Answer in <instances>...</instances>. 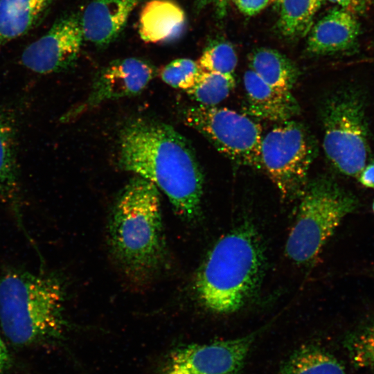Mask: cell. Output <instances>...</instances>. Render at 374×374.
Wrapping results in <instances>:
<instances>
[{
    "mask_svg": "<svg viewBox=\"0 0 374 374\" xmlns=\"http://www.w3.org/2000/svg\"><path fill=\"white\" fill-rule=\"evenodd\" d=\"M118 144L121 169L152 182L182 218L199 215L204 176L182 135L167 124L139 118L122 129Z\"/></svg>",
    "mask_w": 374,
    "mask_h": 374,
    "instance_id": "1",
    "label": "cell"
},
{
    "mask_svg": "<svg viewBox=\"0 0 374 374\" xmlns=\"http://www.w3.org/2000/svg\"><path fill=\"white\" fill-rule=\"evenodd\" d=\"M111 251L132 280L152 276L166 258L160 195L151 181L136 175L119 193L108 226Z\"/></svg>",
    "mask_w": 374,
    "mask_h": 374,
    "instance_id": "2",
    "label": "cell"
},
{
    "mask_svg": "<svg viewBox=\"0 0 374 374\" xmlns=\"http://www.w3.org/2000/svg\"><path fill=\"white\" fill-rule=\"evenodd\" d=\"M265 249L254 227L244 224L220 238L195 279L200 303L217 314L242 308L255 295L265 269Z\"/></svg>",
    "mask_w": 374,
    "mask_h": 374,
    "instance_id": "3",
    "label": "cell"
},
{
    "mask_svg": "<svg viewBox=\"0 0 374 374\" xmlns=\"http://www.w3.org/2000/svg\"><path fill=\"white\" fill-rule=\"evenodd\" d=\"M64 290L54 276L11 271L0 279V323L7 339L28 346L58 339L64 319Z\"/></svg>",
    "mask_w": 374,
    "mask_h": 374,
    "instance_id": "4",
    "label": "cell"
},
{
    "mask_svg": "<svg viewBox=\"0 0 374 374\" xmlns=\"http://www.w3.org/2000/svg\"><path fill=\"white\" fill-rule=\"evenodd\" d=\"M295 223L285 253L297 265H310L321 252L341 221L358 206L356 197L328 177L308 181L300 197Z\"/></svg>",
    "mask_w": 374,
    "mask_h": 374,
    "instance_id": "5",
    "label": "cell"
},
{
    "mask_svg": "<svg viewBox=\"0 0 374 374\" xmlns=\"http://www.w3.org/2000/svg\"><path fill=\"white\" fill-rule=\"evenodd\" d=\"M321 120L328 161L340 173L357 177L370 151L364 96L354 88L335 91L324 100Z\"/></svg>",
    "mask_w": 374,
    "mask_h": 374,
    "instance_id": "6",
    "label": "cell"
},
{
    "mask_svg": "<svg viewBox=\"0 0 374 374\" xmlns=\"http://www.w3.org/2000/svg\"><path fill=\"white\" fill-rule=\"evenodd\" d=\"M317 154L315 140L296 121L280 122L262 136V168L284 199L301 197Z\"/></svg>",
    "mask_w": 374,
    "mask_h": 374,
    "instance_id": "7",
    "label": "cell"
},
{
    "mask_svg": "<svg viewBox=\"0 0 374 374\" xmlns=\"http://www.w3.org/2000/svg\"><path fill=\"white\" fill-rule=\"evenodd\" d=\"M184 123L203 135L232 161L262 170L261 126L247 115L228 108L198 105L183 114Z\"/></svg>",
    "mask_w": 374,
    "mask_h": 374,
    "instance_id": "8",
    "label": "cell"
},
{
    "mask_svg": "<svg viewBox=\"0 0 374 374\" xmlns=\"http://www.w3.org/2000/svg\"><path fill=\"white\" fill-rule=\"evenodd\" d=\"M262 329L244 336L171 350L155 374H240Z\"/></svg>",
    "mask_w": 374,
    "mask_h": 374,
    "instance_id": "9",
    "label": "cell"
},
{
    "mask_svg": "<svg viewBox=\"0 0 374 374\" xmlns=\"http://www.w3.org/2000/svg\"><path fill=\"white\" fill-rule=\"evenodd\" d=\"M84 39L80 19L74 15L64 17L24 49L21 63L41 74L66 70L75 62Z\"/></svg>",
    "mask_w": 374,
    "mask_h": 374,
    "instance_id": "10",
    "label": "cell"
},
{
    "mask_svg": "<svg viewBox=\"0 0 374 374\" xmlns=\"http://www.w3.org/2000/svg\"><path fill=\"white\" fill-rule=\"evenodd\" d=\"M155 74L149 63L135 57L116 60L96 76L88 97L62 116L69 121L103 103L140 93Z\"/></svg>",
    "mask_w": 374,
    "mask_h": 374,
    "instance_id": "11",
    "label": "cell"
},
{
    "mask_svg": "<svg viewBox=\"0 0 374 374\" xmlns=\"http://www.w3.org/2000/svg\"><path fill=\"white\" fill-rule=\"evenodd\" d=\"M244 114L261 119L283 122L300 112V106L291 91L274 87L249 69L244 75Z\"/></svg>",
    "mask_w": 374,
    "mask_h": 374,
    "instance_id": "12",
    "label": "cell"
},
{
    "mask_svg": "<svg viewBox=\"0 0 374 374\" xmlns=\"http://www.w3.org/2000/svg\"><path fill=\"white\" fill-rule=\"evenodd\" d=\"M143 0H93L80 19L84 39L97 46L114 41L133 10Z\"/></svg>",
    "mask_w": 374,
    "mask_h": 374,
    "instance_id": "13",
    "label": "cell"
},
{
    "mask_svg": "<svg viewBox=\"0 0 374 374\" xmlns=\"http://www.w3.org/2000/svg\"><path fill=\"white\" fill-rule=\"evenodd\" d=\"M19 117L10 105H0V200L17 210L20 200L17 161Z\"/></svg>",
    "mask_w": 374,
    "mask_h": 374,
    "instance_id": "14",
    "label": "cell"
},
{
    "mask_svg": "<svg viewBox=\"0 0 374 374\" xmlns=\"http://www.w3.org/2000/svg\"><path fill=\"white\" fill-rule=\"evenodd\" d=\"M359 30L354 14L341 8H334L309 31L307 51L318 55L349 49L357 41Z\"/></svg>",
    "mask_w": 374,
    "mask_h": 374,
    "instance_id": "15",
    "label": "cell"
},
{
    "mask_svg": "<svg viewBox=\"0 0 374 374\" xmlns=\"http://www.w3.org/2000/svg\"><path fill=\"white\" fill-rule=\"evenodd\" d=\"M186 15L172 0H150L143 8L139 32L147 43H157L178 37L184 28Z\"/></svg>",
    "mask_w": 374,
    "mask_h": 374,
    "instance_id": "16",
    "label": "cell"
},
{
    "mask_svg": "<svg viewBox=\"0 0 374 374\" xmlns=\"http://www.w3.org/2000/svg\"><path fill=\"white\" fill-rule=\"evenodd\" d=\"M54 0H0V51L31 30Z\"/></svg>",
    "mask_w": 374,
    "mask_h": 374,
    "instance_id": "17",
    "label": "cell"
},
{
    "mask_svg": "<svg viewBox=\"0 0 374 374\" xmlns=\"http://www.w3.org/2000/svg\"><path fill=\"white\" fill-rule=\"evenodd\" d=\"M249 69L269 84L291 91L299 77V69L287 57L269 48H258L249 57Z\"/></svg>",
    "mask_w": 374,
    "mask_h": 374,
    "instance_id": "18",
    "label": "cell"
},
{
    "mask_svg": "<svg viewBox=\"0 0 374 374\" xmlns=\"http://www.w3.org/2000/svg\"><path fill=\"white\" fill-rule=\"evenodd\" d=\"M278 374H346V371L333 355L309 344L294 350L283 361Z\"/></svg>",
    "mask_w": 374,
    "mask_h": 374,
    "instance_id": "19",
    "label": "cell"
},
{
    "mask_svg": "<svg viewBox=\"0 0 374 374\" xmlns=\"http://www.w3.org/2000/svg\"><path fill=\"white\" fill-rule=\"evenodd\" d=\"M323 0H280L278 27L289 38L303 37L312 28L314 15Z\"/></svg>",
    "mask_w": 374,
    "mask_h": 374,
    "instance_id": "20",
    "label": "cell"
},
{
    "mask_svg": "<svg viewBox=\"0 0 374 374\" xmlns=\"http://www.w3.org/2000/svg\"><path fill=\"white\" fill-rule=\"evenodd\" d=\"M235 87L233 75L201 69L194 84L186 92L199 105L215 106L227 98Z\"/></svg>",
    "mask_w": 374,
    "mask_h": 374,
    "instance_id": "21",
    "label": "cell"
},
{
    "mask_svg": "<svg viewBox=\"0 0 374 374\" xmlns=\"http://www.w3.org/2000/svg\"><path fill=\"white\" fill-rule=\"evenodd\" d=\"M344 346L354 366L374 374V321L350 333Z\"/></svg>",
    "mask_w": 374,
    "mask_h": 374,
    "instance_id": "22",
    "label": "cell"
},
{
    "mask_svg": "<svg viewBox=\"0 0 374 374\" xmlns=\"http://www.w3.org/2000/svg\"><path fill=\"white\" fill-rule=\"evenodd\" d=\"M197 62L202 71L233 75L238 57L230 42L219 39L208 44Z\"/></svg>",
    "mask_w": 374,
    "mask_h": 374,
    "instance_id": "23",
    "label": "cell"
},
{
    "mask_svg": "<svg viewBox=\"0 0 374 374\" xmlns=\"http://www.w3.org/2000/svg\"><path fill=\"white\" fill-rule=\"evenodd\" d=\"M200 71L197 62L188 58H179L164 66L161 72V78L168 85L186 91L194 84Z\"/></svg>",
    "mask_w": 374,
    "mask_h": 374,
    "instance_id": "24",
    "label": "cell"
},
{
    "mask_svg": "<svg viewBox=\"0 0 374 374\" xmlns=\"http://www.w3.org/2000/svg\"><path fill=\"white\" fill-rule=\"evenodd\" d=\"M270 0H234L239 10L248 16H253L262 10Z\"/></svg>",
    "mask_w": 374,
    "mask_h": 374,
    "instance_id": "25",
    "label": "cell"
},
{
    "mask_svg": "<svg viewBox=\"0 0 374 374\" xmlns=\"http://www.w3.org/2000/svg\"><path fill=\"white\" fill-rule=\"evenodd\" d=\"M229 0H195L197 9H201L209 4L213 5L217 17L223 19L227 14Z\"/></svg>",
    "mask_w": 374,
    "mask_h": 374,
    "instance_id": "26",
    "label": "cell"
},
{
    "mask_svg": "<svg viewBox=\"0 0 374 374\" xmlns=\"http://www.w3.org/2000/svg\"><path fill=\"white\" fill-rule=\"evenodd\" d=\"M357 177L364 186L374 189V161L366 164Z\"/></svg>",
    "mask_w": 374,
    "mask_h": 374,
    "instance_id": "27",
    "label": "cell"
},
{
    "mask_svg": "<svg viewBox=\"0 0 374 374\" xmlns=\"http://www.w3.org/2000/svg\"><path fill=\"white\" fill-rule=\"evenodd\" d=\"M331 3H336L341 8L349 11L353 14L359 12L364 9L366 0H327Z\"/></svg>",
    "mask_w": 374,
    "mask_h": 374,
    "instance_id": "28",
    "label": "cell"
},
{
    "mask_svg": "<svg viewBox=\"0 0 374 374\" xmlns=\"http://www.w3.org/2000/svg\"><path fill=\"white\" fill-rule=\"evenodd\" d=\"M8 362V353L2 339L0 337V373L6 368Z\"/></svg>",
    "mask_w": 374,
    "mask_h": 374,
    "instance_id": "29",
    "label": "cell"
},
{
    "mask_svg": "<svg viewBox=\"0 0 374 374\" xmlns=\"http://www.w3.org/2000/svg\"><path fill=\"white\" fill-rule=\"evenodd\" d=\"M272 1H274L276 4H279L280 0H272Z\"/></svg>",
    "mask_w": 374,
    "mask_h": 374,
    "instance_id": "30",
    "label": "cell"
},
{
    "mask_svg": "<svg viewBox=\"0 0 374 374\" xmlns=\"http://www.w3.org/2000/svg\"><path fill=\"white\" fill-rule=\"evenodd\" d=\"M372 208H373V212H374V201H373V202Z\"/></svg>",
    "mask_w": 374,
    "mask_h": 374,
    "instance_id": "31",
    "label": "cell"
}]
</instances>
